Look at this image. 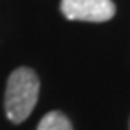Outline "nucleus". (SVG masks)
Segmentation results:
<instances>
[{
  "mask_svg": "<svg viewBox=\"0 0 130 130\" xmlns=\"http://www.w3.org/2000/svg\"><path fill=\"white\" fill-rule=\"evenodd\" d=\"M38 94H40V79L36 72L29 67L14 69L7 79L4 96L7 119L14 125L25 121L36 107Z\"/></svg>",
  "mask_w": 130,
  "mask_h": 130,
  "instance_id": "1",
  "label": "nucleus"
},
{
  "mask_svg": "<svg viewBox=\"0 0 130 130\" xmlns=\"http://www.w3.org/2000/svg\"><path fill=\"white\" fill-rule=\"evenodd\" d=\"M60 11L67 20L108 22L116 14V4L112 0H61Z\"/></svg>",
  "mask_w": 130,
  "mask_h": 130,
  "instance_id": "2",
  "label": "nucleus"
},
{
  "mask_svg": "<svg viewBox=\"0 0 130 130\" xmlns=\"http://www.w3.org/2000/svg\"><path fill=\"white\" fill-rule=\"evenodd\" d=\"M36 130H74V128H72L71 119L65 114H61L58 110H53L40 119Z\"/></svg>",
  "mask_w": 130,
  "mask_h": 130,
  "instance_id": "3",
  "label": "nucleus"
}]
</instances>
